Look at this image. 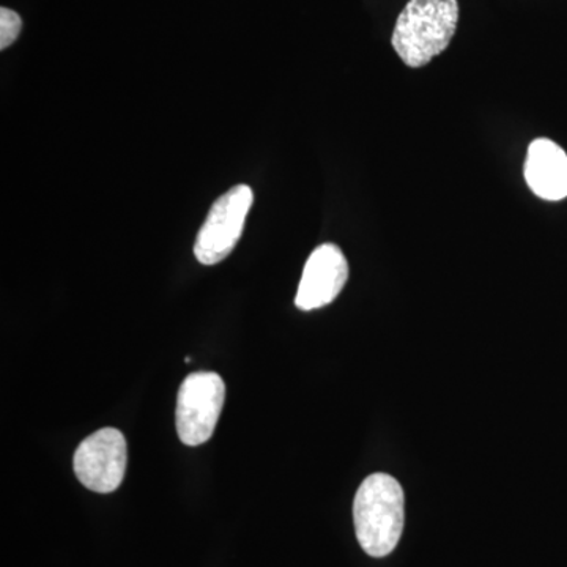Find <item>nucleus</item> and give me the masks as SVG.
<instances>
[{
    "instance_id": "f257e3e1",
    "label": "nucleus",
    "mask_w": 567,
    "mask_h": 567,
    "mask_svg": "<svg viewBox=\"0 0 567 567\" xmlns=\"http://www.w3.org/2000/svg\"><path fill=\"white\" fill-rule=\"evenodd\" d=\"M405 496L393 476L375 473L365 477L353 502L357 539L374 558L390 555L404 529Z\"/></svg>"
},
{
    "instance_id": "f03ea898",
    "label": "nucleus",
    "mask_w": 567,
    "mask_h": 567,
    "mask_svg": "<svg viewBox=\"0 0 567 567\" xmlns=\"http://www.w3.org/2000/svg\"><path fill=\"white\" fill-rule=\"evenodd\" d=\"M457 21V0H410L395 21L391 43L406 66L420 69L450 47Z\"/></svg>"
},
{
    "instance_id": "6e6552de",
    "label": "nucleus",
    "mask_w": 567,
    "mask_h": 567,
    "mask_svg": "<svg viewBox=\"0 0 567 567\" xmlns=\"http://www.w3.org/2000/svg\"><path fill=\"white\" fill-rule=\"evenodd\" d=\"M22 21L20 14L3 7L0 10V50H7L20 37Z\"/></svg>"
},
{
    "instance_id": "423d86ee",
    "label": "nucleus",
    "mask_w": 567,
    "mask_h": 567,
    "mask_svg": "<svg viewBox=\"0 0 567 567\" xmlns=\"http://www.w3.org/2000/svg\"><path fill=\"white\" fill-rule=\"evenodd\" d=\"M349 279V264L339 246L324 244L315 249L305 265L295 305L301 311H316L333 303Z\"/></svg>"
},
{
    "instance_id": "7ed1b4c3",
    "label": "nucleus",
    "mask_w": 567,
    "mask_h": 567,
    "mask_svg": "<svg viewBox=\"0 0 567 567\" xmlns=\"http://www.w3.org/2000/svg\"><path fill=\"white\" fill-rule=\"evenodd\" d=\"M224 399L226 385L216 372H194L183 380L175 409V425L183 445L199 446L212 439Z\"/></svg>"
},
{
    "instance_id": "0eeeda50",
    "label": "nucleus",
    "mask_w": 567,
    "mask_h": 567,
    "mask_svg": "<svg viewBox=\"0 0 567 567\" xmlns=\"http://www.w3.org/2000/svg\"><path fill=\"white\" fill-rule=\"evenodd\" d=\"M525 181L540 199L563 200L567 197V155L554 141L536 140L528 148Z\"/></svg>"
},
{
    "instance_id": "20e7f679",
    "label": "nucleus",
    "mask_w": 567,
    "mask_h": 567,
    "mask_svg": "<svg viewBox=\"0 0 567 567\" xmlns=\"http://www.w3.org/2000/svg\"><path fill=\"white\" fill-rule=\"evenodd\" d=\"M252 200L251 188L246 185L234 186L216 199L194 245V256L200 264L223 262L234 251L244 234Z\"/></svg>"
},
{
    "instance_id": "39448f33",
    "label": "nucleus",
    "mask_w": 567,
    "mask_h": 567,
    "mask_svg": "<svg viewBox=\"0 0 567 567\" xmlns=\"http://www.w3.org/2000/svg\"><path fill=\"white\" fill-rule=\"evenodd\" d=\"M126 440L118 429L104 427L82 440L73 457L74 475L82 486L96 494H111L123 483L126 472Z\"/></svg>"
}]
</instances>
